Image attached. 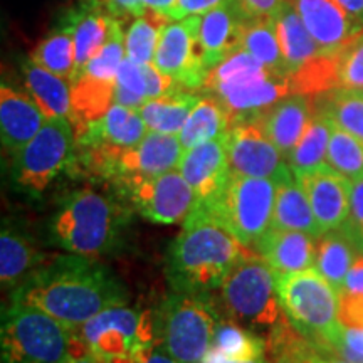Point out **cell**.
Segmentation results:
<instances>
[{
	"label": "cell",
	"instance_id": "cell-2",
	"mask_svg": "<svg viewBox=\"0 0 363 363\" xmlns=\"http://www.w3.org/2000/svg\"><path fill=\"white\" fill-rule=\"evenodd\" d=\"M251 252L216 216L194 208L170 244L167 278L175 293L206 294L220 288L234 266Z\"/></svg>",
	"mask_w": 363,
	"mask_h": 363
},
{
	"label": "cell",
	"instance_id": "cell-20",
	"mask_svg": "<svg viewBox=\"0 0 363 363\" xmlns=\"http://www.w3.org/2000/svg\"><path fill=\"white\" fill-rule=\"evenodd\" d=\"M48 116L30 94L21 93L12 86L2 84L0 88V135L2 147L13 157L26 147L39 130Z\"/></svg>",
	"mask_w": 363,
	"mask_h": 363
},
{
	"label": "cell",
	"instance_id": "cell-54",
	"mask_svg": "<svg viewBox=\"0 0 363 363\" xmlns=\"http://www.w3.org/2000/svg\"><path fill=\"white\" fill-rule=\"evenodd\" d=\"M316 363H352V362L345 360L343 357L337 355V353H330V352H326V353H321V355L318 357Z\"/></svg>",
	"mask_w": 363,
	"mask_h": 363
},
{
	"label": "cell",
	"instance_id": "cell-27",
	"mask_svg": "<svg viewBox=\"0 0 363 363\" xmlns=\"http://www.w3.org/2000/svg\"><path fill=\"white\" fill-rule=\"evenodd\" d=\"M24 72V84L34 101L39 104L45 116L49 118H69L72 115L71 101V83L65 78L52 74L29 61L22 66Z\"/></svg>",
	"mask_w": 363,
	"mask_h": 363
},
{
	"label": "cell",
	"instance_id": "cell-1",
	"mask_svg": "<svg viewBox=\"0 0 363 363\" xmlns=\"http://www.w3.org/2000/svg\"><path fill=\"white\" fill-rule=\"evenodd\" d=\"M128 293L106 266L93 257L61 256L44 262L13 289L12 303L34 306L78 331L106 308L125 305Z\"/></svg>",
	"mask_w": 363,
	"mask_h": 363
},
{
	"label": "cell",
	"instance_id": "cell-4",
	"mask_svg": "<svg viewBox=\"0 0 363 363\" xmlns=\"http://www.w3.org/2000/svg\"><path fill=\"white\" fill-rule=\"evenodd\" d=\"M202 89L224 104L230 126L259 115L293 93L289 78L271 72L244 48L235 49L208 72Z\"/></svg>",
	"mask_w": 363,
	"mask_h": 363
},
{
	"label": "cell",
	"instance_id": "cell-33",
	"mask_svg": "<svg viewBox=\"0 0 363 363\" xmlns=\"http://www.w3.org/2000/svg\"><path fill=\"white\" fill-rule=\"evenodd\" d=\"M333 123L328 116L315 113L305 133L288 157V165L294 177L320 170L326 165V152Z\"/></svg>",
	"mask_w": 363,
	"mask_h": 363
},
{
	"label": "cell",
	"instance_id": "cell-7",
	"mask_svg": "<svg viewBox=\"0 0 363 363\" xmlns=\"http://www.w3.org/2000/svg\"><path fill=\"white\" fill-rule=\"evenodd\" d=\"M222 306L229 320L251 330H271L284 316L278 278L264 257L251 251L220 286Z\"/></svg>",
	"mask_w": 363,
	"mask_h": 363
},
{
	"label": "cell",
	"instance_id": "cell-30",
	"mask_svg": "<svg viewBox=\"0 0 363 363\" xmlns=\"http://www.w3.org/2000/svg\"><path fill=\"white\" fill-rule=\"evenodd\" d=\"M201 98L195 91L175 89L165 96L148 99L138 111L143 116L148 131L179 135Z\"/></svg>",
	"mask_w": 363,
	"mask_h": 363
},
{
	"label": "cell",
	"instance_id": "cell-15",
	"mask_svg": "<svg viewBox=\"0 0 363 363\" xmlns=\"http://www.w3.org/2000/svg\"><path fill=\"white\" fill-rule=\"evenodd\" d=\"M184 153L179 135L148 131L138 145L125 148L120 153L113 185L125 192L136 182L179 169Z\"/></svg>",
	"mask_w": 363,
	"mask_h": 363
},
{
	"label": "cell",
	"instance_id": "cell-17",
	"mask_svg": "<svg viewBox=\"0 0 363 363\" xmlns=\"http://www.w3.org/2000/svg\"><path fill=\"white\" fill-rule=\"evenodd\" d=\"M179 170L197 194V206L214 202L230 177L227 133L187 150L179 163Z\"/></svg>",
	"mask_w": 363,
	"mask_h": 363
},
{
	"label": "cell",
	"instance_id": "cell-18",
	"mask_svg": "<svg viewBox=\"0 0 363 363\" xmlns=\"http://www.w3.org/2000/svg\"><path fill=\"white\" fill-rule=\"evenodd\" d=\"M296 179L310 199L321 234L340 229L350 214L353 182L328 165Z\"/></svg>",
	"mask_w": 363,
	"mask_h": 363
},
{
	"label": "cell",
	"instance_id": "cell-11",
	"mask_svg": "<svg viewBox=\"0 0 363 363\" xmlns=\"http://www.w3.org/2000/svg\"><path fill=\"white\" fill-rule=\"evenodd\" d=\"M74 148V126L69 118H49L39 133L13 155V184L26 194L39 197L69 167Z\"/></svg>",
	"mask_w": 363,
	"mask_h": 363
},
{
	"label": "cell",
	"instance_id": "cell-23",
	"mask_svg": "<svg viewBox=\"0 0 363 363\" xmlns=\"http://www.w3.org/2000/svg\"><path fill=\"white\" fill-rule=\"evenodd\" d=\"M147 133L148 126L140 111L116 103L99 120L74 126L76 145L106 143L130 148L142 142Z\"/></svg>",
	"mask_w": 363,
	"mask_h": 363
},
{
	"label": "cell",
	"instance_id": "cell-19",
	"mask_svg": "<svg viewBox=\"0 0 363 363\" xmlns=\"http://www.w3.org/2000/svg\"><path fill=\"white\" fill-rule=\"evenodd\" d=\"M313 115V96L291 93L266 108L259 115L252 116V120L269 136L271 142L281 150L288 162L289 153L306 131Z\"/></svg>",
	"mask_w": 363,
	"mask_h": 363
},
{
	"label": "cell",
	"instance_id": "cell-34",
	"mask_svg": "<svg viewBox=\"0 0 363 363\" xmlns=\"http://www.w3.org/2000/svg\"><path fill=\"white\" fill-rule=\"evenodd\" d=\"M240 45L254 57L259 59L271 72L289 78L274 17H259V19H247L244 22Z\"/></svg>",
	"mask_w": 363,
	"mask_h": 363
},
{
	"label": "cell",
	"instance_id": "cell-29",
	"mask_svg": "<svg viewBox=\"0 0 363 363\" xmlns=\"http://www.w3.org/2000/svg\"><path fill=\"white\" fill-rule=\"evenodd\" d=\"M45 259L26 235L4 229L0 234V281L4 288L17 289Z\"/></svg>",
	"mask_w": 363,
	"mask_h": 363
},
{
	"label": "cell",
	"instance_id": "cell-22",
	"mask_svg": "<svg viewBox=\"0 0 363 363\" xmlns=\"http://www.w3.org/2000/svg\"><path fill=\"white\" fill-rule=\"evenodd\" d=\"M288 2L296 9L303 24L325 52H335L348 39L360 34L337 0H288Z\"/></svg>",
	"mask_w": 363,
	"mask_h": 363
},
{
	"label": "cell",
	"instance_id": "cell-25",
	"mask_svg": "<svg viewBox=\"0 0 363 363\" xmlns=\"http://www.w3.org/2000/svg\"><path fill=\"white\" fill-rule=\"evenodd\" d=\"M274 22L289 76L303 69L306 65H310L311 61L321 57L323 54H330L325 52L321 45L313 39L310 30L303 24L301 17L298 16L296 9L288 0L276 12Z\"/></svg>",
	"mask_w": 363,
	"mask_h": 363
},
{
	"label": "cell",
	"instance_id": "cell-5",
	"mask_svg": "<svg viewBox=\"0 0 363 363\" xmlns=\"http://www.w3.org/2000/svg\"><path fill=\"white\" fill-rule=\"evenodd\" d=\"M84 352L103 363H142L158 345L157 315L136 308H106L74 331Z\"/></svg>",
	"mask_w": 363,
	"mask_h": 363
},
{
	"label": "cell",
	"instance_id": "cell-55",
	"mask_svg": "<svg viewBox=\"0 0 363 363\" xmlns=\"http://www.w3.org/2000/svg\"><path fill=\"white\" fill-rule=\"evenodd\" d=\"M269 363H316V360H310V358H298V357H286V358H276Z\"/></svg>",
	"mask_w": 363,
	"mask_h": 363
},
{
	"label": "cell",
	"instance_id": "cell-6",
	"mask_svg": "<svg viewBox=\"0 0 363 363\" xmlns=\"http://www.w3.org/2000/svg\"><path fill=\"white\" fill-rule=\"evenodd\" d=\"M278 294L284 315L318 347L331 352L340 335V296L316 267L278 279Z\"/></svg>",
	"mask_w": 363,
	"mask_h": 363
},
{
	"label": "cell",
	"instance_id": "cell-36",
	"mask_svg": "<svg viewBox=\"0 0 363 363\" xmlns=\"http://www.w3.org/2000/svg\"><path fill=\"white\" fill-rule=\"evenodd\" d=\"M211 350L230 360H254L266 357L267 342L247 326H240L234 320H224L217 325Z\"/></svg>",
	"mask_w": 363,
	"mask_h": 363
},
{
	"label": "cell",
	"instance_id": "cell-35",
	"mask_svg": "<svg viewBox=\"0 0 363 363\" xmlns=\"http://www.w3.org/2000/svg\"><path fill=\"white\" fill-rule=\"evenodd\" d=\"M29 59L44 69L51 71L52 74L72 83L76 71V51L71 30L65 26L49 33L30 51Z\"/></svg>",
	"mask_w": 363,
	"mask_h": 363
},
{
	"label": "cell",
	"instance_id": "cell-9",
	"mask_svg": "<svg viewBox=\"0 0 363 363\" xmlns=\"http://www.w3.org/2000/svg\"><path fill=\"white\" fill-rule=\"evenodd\" d=\"M278 182L230 174L225 189L208 206H195L197 211L216 216L229 227L244 246L251 249L272 229Z\"/></svg>",
	"mask_w": 363,
	"mask_h": 363
},
{
	"label": "cell",
	"instance_id": "cell-37",
	"mask_svg": "<svg viewBox=\"0 0 363 363\" xmlns=\"http://www.w3.org/2000/svg\"><path fill=\"white\" fill-rule=\"evenodd\" d=\"M169 22L172 21L153 11H147L140 17H135L125 33L126 57L138 65H152L162 29Z\"/></svg>",
	"mask_w": 363,
	"mask_h": 363
},
{
	"label": "cell",
	"instance_id": "cell-26",
	"mask_svg": "<svg viewBox=\"0 0 363 363\" xmlns=\"http://www.w3.org/2000/svg\"><path fill=\"white\" fill-rule=\"evenodd\" d=\"M358 252L360 247L357 240L343 225L340 229L328 230L316 239L315 267L338 294L342 293L345 278Z\"/></svg>",
	"mask_w": 363,
	"mask_h": 363
},
{
	"label": "cell",
	"instance_id": "cell-45",
	"mask_svg": "<svg viewBox=\"0 0 363 363\" xmlns=\"http://www.w3.org/2000/svg\"><path fill=\"white\" fill-rule=\"evenodd\" d=\"M338 318L343 326H363V293H340Z\"/></svg>",
	"mask_w": 363,
	"mask_h": 363
},
{
	"label": "cell",
	"instance_id": "cell-14",
	"mask_svg": "<svg viewBox=\"0 0 363 363\" xmlns=\"http://www.w3.org/2000/svg\"><path fill=\"white\" fill-rule=\"evenodd\" d=\"M153 66L182 89L197 91L206 84L207 72L195 51V16L172 21L162 29Z\"/></svg>",
	"mask_w": 363,
	"mask_h": 363
},
{
	"label": "cell",
	"instance_id": "cell-40",
	"mask_svg": "<svg viewBox=\"0 0 363 363\" xmlns=\"http://www.w3.org/2000/svg\"><path fill=\"white\" fill-rule=\"evenodd\" d=\"M333 61L338 88L363 91V33L337 49Z\"/></svg>",
	"mask_w": 363,
	"mask_h": 363
},
{
	"label": "cell",
	"instance_id": "cell-47",
	"mask_svg": "<svg viewBox=\"0 0 363 363\" xmlns=\"http://www.w3.org/2000/svg\"><path fill=\"white\" fill-rule=\"evenodd\" d=\"M286 0H235L239 11L246 19L274 17Z\"/></svg>",
	"mask_w": 363,
	"mask_h": 363
},
{
	"label": "cell",
	"instance_id": "cell-24",
	"mask_svg": "<svg viewBox=\"0 0 363 363\" xmlns=\"http://www.w3.org/2000/svg\"><path fill=\"white\" fill-rule=\"evenodd\" d=\"M115 21L116 17H113L106 9L94 2L84 4L78 11L67 16L66 27L71 30L72 39H74L76 51L74 79L110 38Z\"/></svg>",
	"mask_w": 363,
	"mask_h": 363
},
{
	"label": "cell",
	"instance_id": "cell-44",
	"mask_svg": "<svg viewBox=\"0 0 363 363\" xmlns=\"http://www.w3.org/2000/svg\"><path fill=\"white\" fill-rule=\"evenodd\" d=\"M345 229L353 235L358 247L363 252V180L353 182L352 199H350V214L343 224Z\"/></svg>",
	"mask_w": 363,
	"mask_h": 363
},
{
	"label": "cell",
	"instance_id": "cell-28",
	"mask_svg": "<svg viewBox=\"0 0 363 363\" xmlns=\"http://www.w3.org/2000/svg\"><path fill=\"white\" fill-rule=\"evenodd\" d=\"M272 227L301 230V233H308L315 238L321 235L315 214H313L310 199L294 175L278 182Z\"/></svg>",
	"mask_w": 363,
	"mask_h": 363
},
{
	"label": "cell",
	"instance_id": "cell-48",
	"mask_svg": "<svg viewBox=\"0 0 363 363\" xmlns=\"http://www.w3.org/2000/svg\"><path fill=\"white\" fill-rule=\"evenodd\" d=\"M363 293V252L360 251L353 259L347 278H345L342 293Z\"/></svg>",
	"mask_w": 363,
	"mask_h": 363
},
{
	"label": "cell",
	"instance_id": "cell-12",
	"mask_svg": "<svg viewBox=\"0 0 363 363\" xmlns=\"http://www.w3.org/2000/svg\"><path fill=\"white\" fill-rule=\"evenodd\" d=\"M227 158L234 175L274 182L294 175L281 150L252 118L235 121L227 131Z\"/></svg>",
	"mask_w": 363,
	"mask_h": 363
},
{
	"label": "cell",
	"instance_id": "cell-46",
	"mask_svg": "<svg viewBox=\"0 0 363 363\" xmlns=\"http://www.w3.org/2000/svg\"><path fill=\"white\" fill-rule=\"evenodd\" d=\"M86 2L98 4L120 21L128 19V17H140L147 12L143 0H86Z\"/></svg>",
	"mask_w": 363,
	"mask_h": 363
},
{
	"label": "cell",
	"instance_id": "cell-3",
	"mask_svg": "<svg viewBox=\"0 0 363 363\" xmlns=\"http://www.w3.org/2000/svg\"><path fill=\"white\" fill-rule=\"evenodd\" d=\"M128 214L110 195L84 189L57 208L49 224L52 242L84 257H101L115 251Z\"/></svg>",
	"mask_w": 363,
	"mask_h": 363
},
{
	"label": "cell",
	"instance_id": "cell-51",
	"mask_svg": "<svg viewBox=\"0 0 363 363\" xmlns=\"http://www.w3.org/2000/svg\"><path fill=\"white\" fill-rule=\"evenodd\" d=\"M202 363H269L266 357L262 358H254V360H230V358H225L219 355V353L211 350L207 353V357L203 358Z\"/></svg>",
	"mask_w": 363,
	"mask_h": 363
},
{
	"label": "cell",
	"instance_id": "cell-31",
	"mask_svg": "<svg viewBox=\"0 0 363 363\" xmlns=\"http://www.w3.org/2000/svg\"><path fill=\"white\" fill-rule=\"evenodd\" d=\"M230 128V116L219 99L207 94L195 104L184 128L179 133L180 143L185 152L197 145L224 136Z\"/></svg>",
	"mask_w": 363,
	"mask_h": 363
},
{
	"label": "cell",
	"instance_id": "cell-43",
	"mask_svg": "<svg viewBox=\"0 0 363 363\" xmlns=\"http://www.w3.org/2000/svg\"><path fill=\"white\" fill-rule=\"evenodd\" d=\"M235 0H177L175 6L169 12L170 21H182L187 17L202 16L214 9L234 6Z\"/></svg>",
	"mask_w": 363,
	"mask_h": 363
},
{
	"label": "cell",
	"instance_id": "cell-38",
	"mask_svg": "<svg viewBox=\"0 0 363 363\" xmlns=\"http://www.w3.org/2000/svg\"><path fill=\"white\" fill-rule=\"evenodd\" d=\"M123 21L116 19L115 24L111 27L110 38L101 49H99L96 56L86 65V67L81 71L79 76L84 78L99 81V83L115 84L118 71H120L121 65H123L126 57L125 49V33H123ZM78 76V78H79Z\"/></svg>",
	"mask_w": 363,
	"mask_h": 363
},
{
	"label": "cell",
	"instance_id": "cell-32",
	"mask_svg": "<svg viewBox=\"0 0 363 363\" xmlns=\"http://www.w3.org/2000/svg\"><path fill=\"white\" fill-rule=\"evenodd\" d=\"M315 113L328 116L331 123L363 140V91L335 88L313 96Z\"/></svg>",
	"mask_w": 363,
	"mask_h": 363
},
{
	"label": "cell",
	"instance_id": "cell-16",
	"mask_svg": "<svg viewBox=\"0 0 363 363\" xmlns=\"http://www.w3.org/2000/svg\"><path fill=\"white\" fill-rule=\"evenodd\" d=\"M247 19L238 4L195 16V51L207 76L220 61L242 48V27Z\"/></svg>",
	"mask_w": 363,
	"mask_h": 363
},
{
	"label": "cell",
	"instance_id": "cell-13",
	"mask_svg": "<svg viewBox=\"0 0 363 363\" xmlns=\"http://www.w3.org/2000/svg\"><path fill=\"white\" fill-rule=\"evenodd\" d=\"M125 194L145 219L157 224L185 222L197 206V194L179 169L136 182Z\"/></svg>",
	"mask_w": 363,
	"mask_h": 363
},
{
	"label": "cell",
	"instance_id": "cell-39",
	"mask_svg": "<svg viewBox=\"0 0 363 363\" xmlns=\"http://www.w3.org/2000/svg\"><path fill=\"white\" fill-rule=\"evenodd\" d=\"M326 165L352 182L363 180V140L333 125Z\"/></svg>",
	"mask_w": 363,
	"mask_h": 363
},
{
	"label": "cell",
	"instance_id": "cell-53",
	"mask_svg": "<svg viewBox=\"0 0 363 363\" xmlns=\"http://www.w3.org/2000/svg\"><path fill=\"white\" fill-rule=\"evenodd\" d=\"M62 363H103L98 360L96 357H93L91 353H83V355H69Z\"/></svg>",
	"mask_w": 363,
	"mask_h": 363
},
{
	"label": "cell",
	"instance_id": "cell-10",
	"mask_svg": "<svg viewBox=\"0 0 363 363\" xmlns=\"http://www.w3.org/2000/svg\"><path fill=\"white\" fill-rule=\"evenodd\" d=\"M74 331L34 306L12 303L2 323L4 363H62Z\"/></svg>",
	"mask_w": 363,
	"mask_h": 363
},
{
	"label": "cell",
	"instance_id": "cell-21",
	"mask_svg": "<svg viewBox=\"0 0 363 363\" xmlns=\"http://www.w3.org/2000/svg\"><path fill=\"white\" fill-rule=\"evenodd\" d=\"M316 239L315 235L301 230L272 227L254 252L264 257L274 271L276 278L281 279L294 272L315 267Z\"/></svg>",
	"mask_w": 363,
	"mask_h": 363
},
{
	"label": "cell",
	"instance_id": "cell-52",
	"mask_svg": "<svg viewBox=\"0 0 363 363\" xmlns=\"http://www.w3.org/2000/svg\"><path fill=\"white\" fill-rule=\"evenodd\" d=\"M142 363H179L163 350H153Z\"/></svg>",
	"mask_w": 363,
	"mask_h": 363
},
{
	"label": "cell",
	"instance_id": "cell-42",
	"mask_svg": "<svg viewBox=\"0 0 363 363\" xmlns=\"http://www.w3.org/2000/svg\"><path fill=\"white\" fill-rule=\"evenodd\" d=\"M331 350L352 363H363V326H343Z\"/></svg>",
	"mask_w": 363,
	"mask_h": 363
},
{
	"label": "cell",
	"instance_id": "cell-8",
	"mask_svg": "<svg viewBox=\"0 0 363 363\" xmlns=\"http://www.w3.org/2000/svg\"><path fill=\"white\" fill-rule=\"evenodd\" d=\"M219 321L202 294L175 293L157 313L158 345L179 363H202L211 352Z\"/></svg>",
	"mask_w": 363,
	"mask_h": 363
},
{
	"label": "cell",
	"instance_id": "cell-49",
	"mask_svg": "<svg viewBox=\"0 0 363 363\" xmlns=\"http://www.w3.org/2000/svg\"><path fill=\"white\" fill-rule=\"evenodd\" d=\"M357 29L363 33V0H337Z\"/></svg>",
	"mask_w": 363,
	"mask_h": 363
},
{
	"label": "cell",
	"instance_id": "cell-41",
	"mask_svg": "<svg viewBox=\"0 0 363 363\" xmlns=\"http://www.w3.org/2000/svg\"><path fill=\"white\" fill-rule=\"evenodd\" d=\"M147 101V78H145L143 65H138V62L125 57L116 76L115 103L140 110Z\"/></svg>",
	"mask_w": 363,
	"mask_h": 363
},
{
	"label": "cell",
	"instance_id": "cell-50",
	"mask_svg": "<svg viewBox=\"0 0 363 363\" xmlns=\"http://www.w3.org/2000/svg\"><path fill=\"white\" fill-rule=\"evenodd\" d=\"M175 2L177 0H143L147 11H153L157 13H160V16L167 17V19H169V12L172 11V7L175 6Z\"/></svg>",
	"mask_w": 363,
	"mask_h": 363
}]
</instances>
